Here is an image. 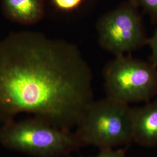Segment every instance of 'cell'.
<instances>
[{
  "label": "cell",
  "instance_id": "obj_1",
  "mask_svg": "<svg viewBox=\"0 0 157 157\" xmlns=\"http://www.w3.org/2000/svg\"><path fill=\"white\" fill-rule=\"evenodd\" d=\"M93 101L92 72L75 45L32 32L0 41V124L28 113L71 130Z\"/></svg>",
  "mask_w": 157,
  "mask_h": 157
},
{
  "label": "cell",
  "instance_id": "obj_2",
  "mask_svg": "<svg viewBox=\"0 0 157 157\" xmlns=\"http://www.w3.org/2000/svg\"><path fill=\"white\" fill-rule=\"evenodd\" d=\"M0 146L33 157H69L85 146L76 132L34 117L1 124Z\"/></svg>",
  "mask_w": 157,
  "mask_h": 157
},
{
  "label": "cell",
  "instance_id": "obj_3",
  "mask_svg": "<svg viewBox=\"0 0 157 157\" xmlns=\"http://www.w3.org/2000/svg\"><path fill=\"white\" fill-rule=\"evenodd\" d=\"M76 128L84 146H95L100 150L129 147L133 143L132 108L108 97L93 101Z\"/></svg>",
  "mask_w": 157,
  "mask_h": 157
},
{
  "label": "cell",
  "instance_id": "obj_4",
  "mask_svg": "<svg viewBox=\"0 0 157 157\" xmlns=\"http://www.w3.org/2000/svg\"><path fill=\"white\" fill-rule=\"evenodd\" d=\"M107 97L126 104L151 101L157 97V67L122 55L107 64L104 72Z\"/></svg>",
  "mask_w": 157,
  "mask_h": 157
},
{
  "label": "cell",
  "instance_id": "obj_5",
  "mask_svg": "<svg viewBox=\"0 0 157 157\" xmlns=\"http://www.w3.org/2000/svg\"><path fill=\"white\" fill-rule=\"evenodd\" d=\"M97 27L101 47L116 56L126 55L148 43L139 6L133 0L105 14Z\"/></svg>",
  "mask_w": 157,
  "mask_h": 157
},
{
  "label": "cell",
  "instance_id": "obj_6",
  "mask_svg": "<svg viewBox=\"0 0 157 157\" xmlns=\"http://www.w3.org/2000/svg\"><path fill=\"white\" fill-rule=\"evenodd\" d=\"M133 143L146 147H157V98L140 107L132 108Z\"/></svg>",
  "mask_w": 157,
  "mask_h": 157
},
{
  "label": "cell",
  "instance_id": "obj_7",
  "mask_svg": "<svg viewBox=\"0 0 157 157\" xmlns=\"http://www.w3.org/2000/svg\"><path fill=\"white\" fill-rule=\"evenodd\" d=\"M6 16L22 25H32L43 17L42 0H3Z\"/></svg>",
  "mask_w": 157,
  "mask_h": 157
},
{
  "label": "cell",
  "instance_id": "obj_8",
  "mask_svg": "<svg viewBox=\"0 0 157 157\" xmlns=\"http://www.w3.org/2000/svg\"><path fill=\"white\" fill-rule=\"evenodd\" d=\"M133 1L154 21H157V0H133Z\"/></svg>",
  "mask_w": 157,
  "mask_h": 157
},
{
  "label": "cell",
  "instance_id": "obj_9",
  "mask_svg": "<svg viewBox=\"0 0 157 157\" xmlns=\"http://www.w3.org/2000/svg\"><path fill=\"white\" fill-rule=\"evenodd\" d=\"M52 1L58 9L65 11H69L78 7L83 0H52Z\"/></svg>",
  "mask_w": 157,
  "mask_h": 157
},
{
  "label": "cell",
  "instance_id": "obj_10",
  "mask_svg": "<svg viewBox=\"0 0 157 157\" xmlns=\"http://www.w3.org/2000/svg\"><path fill=\"white\" fill-rule=\"evenodd\" d=\"M127 148L128 147H123L118 149L101 150L99 154L93 157H126Z\"/></svg>",
  "mask_w": 157,
  "mask_h": 157
},
{
  "label": "cell",
  "instance_id": "obj_11",
  "mask_svg": "<svg viewBox=\"0 0 157 157\" xmlns=\"http://www.w3.org/2000/svg\"><path fill=\"white\" fill-rule=\"evenodd\" d=\"M151 51L150 62L157 67V29L151 37L148 39V43Z\"/></svg>",
  "mask_w": 157,
  "mask_h": 157
},
{
  "label": "cell",
  "instance_id": "obj_12",
  "mask_svg": "<svg viewBox=\"0 0 157 157\" xmlns=\"http://www.w3.org/2000/svg\"></svg>",
  "mask_w": 157,
  "mask_h": 157
}]
</instances>
